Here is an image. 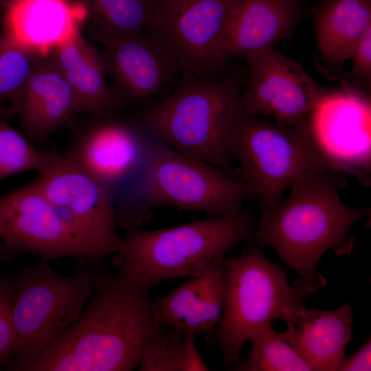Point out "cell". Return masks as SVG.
I'll return each instance as SVG.
<instances>
[{"label": "cell", "mask_w": 371, "mask_h": 371, "mask_svg": "<svg viewBox=\"0 0 371 371\" xmlns=\"http://www.w3.org/2000/svg\"><path fill=\"white\" fill-rule=\"evenodd\" d=\"M148 291L119 274L95 273L78 320L43 351L12 365L14 371H130L164 328Z\"/></svg>", "instance_id": "6da1fadb"}, {"label": "cell", "mask_w": 371, "mask_h": 371, "mask_svg": "<svg viewBox=\"0 0 371 371\" xmlns=\"http://www.w3.org/2000/svg\"><path fill=\"white\" fill-rule=\"evenodd\" d=\"M345 173L324 170L295 183L284 202L261 205V216L252 237L274 249L314 292L326 280L317 271L329 249L346 254L353 240L349 231L370 214V208L352 207L339 195Z\"/></svg>", "instance_id": "7a4b0ae2"}, {"label": "cell", "mask_w": 371, "mask_h": 371, "mask_svg": "<svg viewBox=\"0 0 371 371\" xmlns=\"http://www.w3.org/2000/svg\"><path fill=\"white\" fill-rule=\"evenodd\" d=\"M256 225L253 214L242 209L164 229L132 228L111 264L117 274L149 292L164 281L203 273L252 237Z\"/></svg>", "instance_id": "3957f363"}, {"label": "cell", "mask_w": 371, "mask_h": 371, "mask_svg": "<svg viewBox=\"0 0 371 371\" xmlns=\"http://www.w3.org/2000/svg\"><path fill=\"white\" fill-rule=\"evenodd\" d=\"M241 96L236 74L215 82L183 73L175 90L144 111L139 122L157 141L224 170L232 158L229 142Z\"/></svg>", "instance_id": "277c9868"}, {"label": "cell", "mask_w": 371, "mask_h": 371, "mask_svg": "<svg viewBox=\"0 0 371 371\" xmlns=\"http://www.w3.org/2000/svg\"><path fill=\"white\" fill-rule=\"evenodd\" d=\"M243 179L262 206L278 204L284 192L299 181L324 170L363 175L345 162L325 156L315 144L310 127L285 126L251 116L243 109L229 142Z\"/></svg>", "instance_id": "5b68a950"}, {"label": "cell", "mask_w": 371, "mask_h": 371, "mask_svg": "<svg viewBox=\"0 0 371 371\" xmlns=\"http://www.w3.org/2000/svg\"><path fill=\"white\" fill-rule=\"evenodd\" d=\"M224 271L223 309L214 331L224 363L232 368L256 330L281 319L286 309L306 305L313 292L301 279L291 284L283 271L258 248L225 258Z\"/></svg>", "instance_id": "8992f818"}, {"label": "cell", "mask_w": 371, "mask_h": 371, "mask_svg": "<svg viewBox=\"0 0 371 371\" xmlns=\"http://www.w3.org/2000/svg\"><path fill=\"white\" fill-rule=\"evenodd\" d=\"M93 276L81 271L62 274L41 260L12 278L10 308L15 337L10 367L45 350L78 320L91 295Z\"/></svg>", "instance_id": "52a82bcc"}, {"label": "cell", "mask_w": 371, "mask_h": 371, "mask_svg": "<svg viewBox=\"0 0 371 371\" xmlns=\"http://www.w3.org/2000/svg\"><path fill=\"white\" fill-rule=\"evenodd\" d=\"M158 142L141 168L139 197L145 207L170 206L218 215L241 210L253 193L224 170Z\"/></svg>", "instance_id": "ba28073f"}, {"label": "cell", "mask_w": 371, "mask_h": 371, "mask_svg": "<svg viewBox=\"0 0 371 371\" xmlns=\"http://www.w3.org/2000/svg\"><path fill=\"white\" fill-rule=\"evenodd\" d=\"M33 182L99 264L122 247L111 188L69 155L54 153Z\"/></svg>", "instance_id": "9c48e42d"}, {"label": "cell", "mask_w": 371, "mask_h": 371, "mask_svg": "<svg viewBox=\"0 0 371 371\" xmlns=\"http://www.w3.org/2000/svg\"><path fill=\"white\" fill-rule=\"evenodd\" d=\"M238 0H153L146 30L166 51L178 69L201 80L212 77L229 58L224 43Z\"/></svg>", "instance_id": "30bf717a"}, {"label": "cell", "mask_w": 371, "mask_h": 371, "mask_svg": "<svg viewBox=\"0 0 371 371\" xmlns=\"http://www.w3.org/2000/svg\"><path fill=\"white\" fill-rule=\"evenodd\" d=\"M243 58L248 74L241 96L243 111L285 126L310 127L311 115L328 91L297 62L273 47Z\"/></svg>", "instance_id": "8fae6325"}, {"label": "cell", "mask_w": 371, "mask_h": 371, "mask_svg": "<svg viewBox=\"0 0 371 371\" xmlns=\"http://www.w3.org/2000/svg\"><path fill=\"white\" fill-rule=\"evenodd\" d=\"M27 254L44 261L71 257L94 264L33 181L0 196V260Z\"/></svg>", "instance_id": "7c38bea8"}, {"label": "cell", "mask_w": 371, "mask_h": 371, "mask_svg": "<svg viewBox=\"0 0 371 371\" xmlns=\"http://www.w3.org/2000/svg\"><path fill=\"white\" fill-rule=\"evenodd\" d=\"M283 334L313 371H337L351 339L352 309L346 303L335 310L306 305L286 309Z\"/></svg>", "instance_id": "4fadbf2b"}, {"label": "cell", "mask_w": 371, "mask_h": 371, "mask_svg": "<svg viewBox=\"0 0 371 371\" xmlns=\"http://www.w3.org/2000/svg\"><path fill=\"white\" fill-rule=\"evenodd\" d=\"M225 256L203 273L153 300L155 317L162 328L196 335L214 331L223 313Z\"/></svg>", "instance_id": "5bb4252c"}, {"label": "cell", "mask_w": 371, "mask_h": 371, "mask_svg": "<svg viewBox=\"0 0 371 371\" xmlns=\"http://www.w3.org/2000/svg\"><path fill=\"white\" fill-rule=\"evenodd\" d=\"M10 111L19 115L25 137L34 142L47 138L78 111L50 51L41 56Z\"/></svg>", "instance_id": "9a60e30c"}, {"label": "cell", "mask_w": 371, "mask_h": 371, "mask_svg": "<svg viewBox=\"0 0 371 371\" xmlns=\"http://www.w3.org/2000/svg\"><path fill=\"white\" fill-rule=\"evenodd\" d=\"M303 13L300 0H238L226 29V54L244 58L273 47L291 36Z\"/></svg>", "instance_id": "2e32d148"}, {"label": "cell", "mask_w": 371, "mask_h": 371, "mask_svg": "<svg viewBox=\"0 0 371 371\" xmlns=\"http://www.w3.org/2000/svg\"><path fill=\"white\" fill-rule=\"evenodd\" d=\"M85 4L70 0H12L3 18L5 34L46 54L79 31Z\"/></svg>", "instance_id": "e0dca14e"}, {"label": "cell", "mask_w": 371, "mask_h": 371, "mask_svg": "<svg viewBox=\"0 0 371 371\" xmlns=\"http://www.w3.org/2000/svg\"><path fill=\"white\" fill-rule=\"evenodd\" d=\"M149 147L131 126L106 122L91 129L69 155L89 174L111 188L142 168Z\"/></svg>", "instance_id": "ac0fdd59"}, {"label": "cell", "mask_w": 371, "mask_h": 371, "mask_svg": "<svg viewBox=\"0 0 371 371\" xmlns=\"http://www.w3.org/2000/svg\"><path fill=\"white\" fill-rule=\"evenodd\" d=\"M103 46L106 69L136 100L157 93L179 70L166 51L147 34L117 38Z\"/></svg>", "instance_id": "d6986e66"}, {"label": "cell", "mask_w": 371, "mask_h": 371, "mask_svg": "<svg viewBox=\"0 0 371 371\" xmlns=\"http://www.w3.org/2000/svg\"><path fill=\"white\" fill-rule=\"evenodd\" d=\"M50 52L75 95L78 111L95 115L106 112L111 98L105 80L106 67L102 57L80 31Z\"/></svg>", "instance_id": "ffe728a7"}, {"label": "cell", "mask_w": 371, "mask_h": 371, "mask_svg": "<svg viewBox=\"0 0 371 371\" xmlns=\"http://www.w3.org/2000/svg\"><path fill=\"white\" fill-rule=\"evenodd\" d=\"M314 25L323 58L342 65L371 28V0H324L315 14Z\"/></svg>", "instance_id": "44dd1931"}, {"label": "cell", "mask_w": 371, "mask_h": 371, "mask_svg": "<svg viewBox=\"0 0 371 371\" xmlns=\"http://www.w3.org/2000/svg\"><path fill=\"white\" fill-rule=\"evenodd\" d=\"M90 37L102 45L146 31L153 14V0H87Z\"/></svg>", "instance_id": "7402d4cb"}, {"label": "cell", "mask_w": 371, "mask_h": 371, "mask_svg": "<svg viewBox=\"0 0 371 371\" xmlns=\"http://www.w3.org/2000/svg\"><path fill=\"white\" fill-rule=\"evenodd\" d=\"M195 336L162 329L146 349L138 366L142 371H205L209 368L201 356Z\"/></svg>", "instance_id": "603a6c76"}, {"label": "cell", "mask_w": 371, "mask_h": 371, "mask_svg": "<svg viewBox=\"0 0 371 371\" xmlns=\"http://www.w3.org/2000/svg\"><path fill=\"white\" fill-rule=\"evenodd\" d=\"M251 348L247 358L233 370L243 371H311V368L283 333L262 326L249 337Z\"/></svg>", "instance_id": "cb8c5ba5"}, {"label": "cell", "mask_w": 371, "mask_h": 371, "mask_svg": "<svg viewBox=\"0 0 371 371\" xmlns=\"http://www.w3.org/2000/svg\"><path fill=\"white\" fill-rule=\"evenodd\" d=\"M43 55L5 34L0 38V104L16 102Z\"/></svg>", "instance_id": "d4e9b609"}, {"label": "cell", "mask_w": 371, "mask_h": 371, "mask_svg": "<svg viewBox=\"0 0 371 371\" xmlns=\"http://www.w3.org/2000/svg\"><path fill=\"white\" fill-rule=\"evenodd\" d=\"M54 155L36 149L26 137L0 117V179L29 170L39 172Z\"/></svg>", "instance_id": "484cf974"}, {"label": "cell", "mask_w": 371, "mask_h": 371, "mask_svg": "<svg viewBox=\"0 0 371 371\" xmlns=\"http://www.w3.org/2000/svg\"><path fill=\"white\" fill-rule=\"evenodd\" d=\"M350 60L352 74L358 78L370 81L371 75V28L367 30L356 45Z\"/></svg>", "instance_id": "4316f807"}, {"label": "cell", "mask_w": 371, "mask_h": 371, "mask_svg": "<svg viewBox=\"0 0 371 371\" xmlns=\"http://www.w3.org/2000/svg\"><path fill=\"white\" fill-rule=\"evenodd\" d=\"M10 303L0 299V364L8 360L15 337Z\"/></svg>", "instance_id": "83f0119b"}, {"label": "cell", "mask_w": 371, "mask_h": 371, "mask_svg": "<svg viewBox=\"0 0 371 371\" xmlns=\"http://www.w3.org/2000/svg\"><path fill=\"white\" fill-rule=\"evenodd\" d=\"M371 370V341L369 338L359 348L341 360L339 371H368Z\"/></svg>", "instance_id": "f1b7e54d"}, {"label": "cell", "mask_w": 371, "mask_h": 371, "mask_svg": "<svg viewBox=\"0 0 371 371\" xmlns=\"http://www.w3.org/2000/svg\"><path fill=\"white\" fill-rule=\"evenodd\" d=\"M13 295V286L11 280L0 278V299L11 302Z\"/></svg>", "instance_id": "f546056e"}, {"label": "cell", "mask_w": 371, "mask_h": 371, "mask_svg": "<svg viewBox=\"0 0 371 371\" xmlns=\"http://www.w3.org/2000/svg\"><path fill=\"white\" fill-rule=\"evenodd\" d=\"M12 0H0V14L4 13L6 6L12 1Z\"/></svg>", "instance_id": "4dcf8cb0"}]
</instances>
